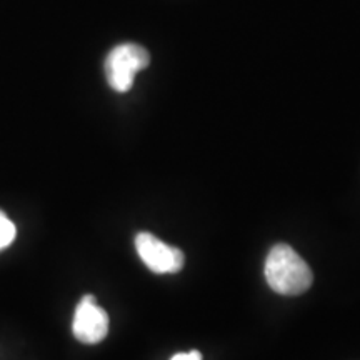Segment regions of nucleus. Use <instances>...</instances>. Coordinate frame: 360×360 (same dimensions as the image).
Masks as SVG:
<instances>
[{
	"label": "nucleus",
	"instance_id": "nucleus-5",
	"mask_svg": "<svg viewBox=\"0 0 360 360\" xmlns=\"http://www.w3.org/2000/svg\"><path fill=\"white\" fill-rule=\"evenodd\" d=\"M15 225H13L12 220L0 210V250L7 249V247L15 240Z\"/></svg>",
	"mask_w": 360,
	"mask_h": 360
},
{
	"label": "nucleus",
	"instance_id": "nucleus-2",
	"mask_svg": "<svg viewBox=\"0 0 360 360\" xmlns=\"http://www.w3.org/2000/svg\"><path fill=\"white\" fill-rule=\"evenodd\" d=\"M150 56L137 44L117 45L105 60V74L109 85L117 92H127L132 89L137 72L146 69Z\"/></svg>",
	"mask_w": 360,
	"mask_h": 360
},
{
	"label": "nucleus",
	"instance_id": "nucleus-3",
	"mask_svg": "<svg viewBox=\"0 0 360 360\" xmlns=\"http://www.w3.org/2000/svg\"><path fill=\"white\" fill-rule=\"evenodd\" d=\"M135 249L142 262L155 274H175L184 267L182 250L148 232H141L135 237Z\"/></svg>",
	"mask_w": 360,
	"mask_h": 360
},
{
	"label": "nucleus",
	"instance_id": "nucleus-1",
	"mask_svg": "<svg viewBox=\"0 0 360 360\" xmlns=\"http://www.w3.org/2000/svg\"><path fill=\"white\" fill-rule=\"evenodd\" d=\"M269 287L281 295H299L312 285L314 276L307 262L287 244H277L265 259Z\"/></svg>",
	"mask_w": 360,
	"mask_h": 360
},
{
	"label": "nucleus",
	"instance_id": "nucleus-4",
	"mask_svg": "<svg viewBox=\"0 0 360 360\" xmlns=\"http://www.w3.org/2000/svg\"><path fill=\"white\" fill-rule=\"evenodd\" d=\"M72 330L82 344H98L109 334V315L98 307L94 295L82 297L75 310Z\"/></svg>",
	"mask_w": 360,
	"mask_h": 360
},
{
	"label": "nucleus",
	"instance_id": "nucleus-6",
	"mask_svg": "<svg viewBox=\"0 0 360 360\" xmlns=\"http://www.w3.org/2000/svg\"><path fill=\"white\" fill-rule=\"evenodd\" d=\"M170 360H202V355L200 352H197V350H191V352L174 355Z\"/></svg>",
	"mask_w": 360,
	"mask_h": 360
}]
</instances>
